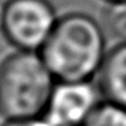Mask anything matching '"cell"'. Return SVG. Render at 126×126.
I'll return each instance as SVG.
<instances>
[{
	"mask_svg": "<svg viewBox=\"0 0 126 126\" xmlns=\"http://www.w3.org/2000/svg\"><path fill=\"white\" fill-rule=\"evenodd\" d=\"M38 52L57 81H91L106 57L105 34L91 16L71 13L58 18Z\"/></svg>",
	"mask_w": 126,
	"mask_h": 126,
	"instance_id": "obj_1",
	"label": "cell"
},
{
	"mask_svg": "<svg viewBox=\"0 0 126 126\" xmlns=\"http://www.w3.org/2000/svg\"><path fill=\"white\" fill-rule=\"evenodd\" d=\"M1 126H51L48 120L41 118H33V119H6Z\"/></svg>",
	"mask_w": 126,
	"mask_h": 126,
	"instance_id": "obj_8",
	"label": "cell"
},
{
	"mask_svg": "<svg viewBox=\"0 0 126 126\" xmlns=\"http://www.w3.org/2000/svg\"><path fill=\"white\" fill-rule=\"evenodd\" d=\"M99 91L115 105L126 108V43L113 47L99 69Z\"/></svg>",
	"mask_w": 126,
	"mask_h": 126,
	"instance_id": "obj_5",
	"label": "cell"
},
{
	"mask_svg": "<svg viewBox=\"0 0 126 126\" xmlns=\"http://www.w3.org/2000/svg\"><path fill=\"white\" fill-rule=\"evenodd\" d=\"M84 126H126V108L112 102H101Z\"/></svg>",
	"mask_w": 126,
	"mask_h": 126,
	"instance_id": "obj_6",
	"label": "cell"
},
{
	"mask_svg": "<svg viewBox=\"0 0 126 126\" xmlns=\"http://www.w3.org/2000/svg\"><path fill=\"white\" fill-rule=\"evenodd\" d=\"M57 21L48 0H7L1 33L17 50L40 51Z\"/></svg>",
	"mask_w": 126,
	"mask_h": 126,
	"instance_id": "obj_3",
	"label": "cell"
},
{
	"mask_svg": "<svg viewBox=\"0 0 126 126\" xmlns=\"http://www.w3.org/2000/svg\"><path fill=\"white\" fill-rule=\"evenodd\" d=\"M3 20H4V4L0 1V31L3 30Z\"/></svg>",
	"mask_w": 126,
	"mask_h": 126,
	"instance_id": "obj_9",
	"label": "cell"
},
{
	"mask_svg": "<svg viewBox=\"0 0 126 126\" xmlns=\"http://www.w3.org/2000/svg\"><path fill=\"white\" fill-rule=\"evenodd\" d=\"M57 82L38 51L17 50L0 65V113L6 119L44 116Z\"/></svg>",
	"mask_w": 126,
	"mask_h": 126,
	"instance_id": "obj_2",
	"label": "cell"
},
{
	"mask_svg": "<svg viewBox=\"0 0 126 126\" xmlns=\"http://www.w3.org/2000/svg\"><path fill=\"white\" fill-rule=\"evenodd\" d=\"M103 23L116 40L126 43V0L109 3L103 14Z\"/></svg>",
	"mask_w": 126,
	"mask_h": 126,
	"instance_id": "obj_7",
	"label": "cell"
},
{
	"mask_svg": "<svg viewBox=\"0 0 126 126\" xmlns=\"http://www.w3.org/2000/svg\"><path fill=\"white\" fill-rule=\"evenodd\" d=\"M108 3H113V1H123V0H106Z\"/></svg>",
	"mask_w": 126,
	"mask_h": 126,
	"instance_id": "obj_10",
	"label": "cell"
},
{
	"mask_svg": "<svg viewBox=\"0 0 126 126\" xmlns=\"http://www.w3.org/2000/svg\"><path fill=\"white\" fill-rule=\"evenodd\" d=\"M101 96L91 81H58L44 118L51 126H84L101 103Z\"/></svg>",
	"mask_w": 126,
	"mask_h": 126,
	"instance_id": "obj_4",
	"label": "cell"
}]
</instances>
